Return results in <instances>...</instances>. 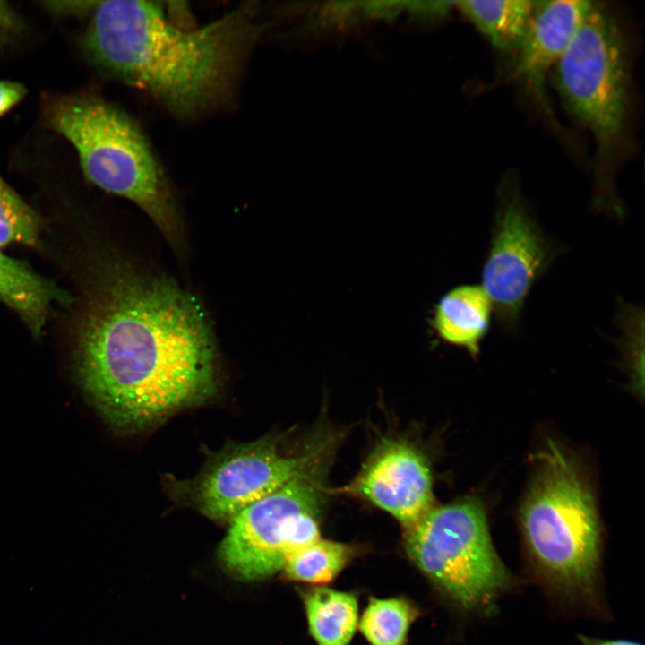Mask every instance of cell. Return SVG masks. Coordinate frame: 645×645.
I'll use <instances>...</instances> for the list:
<instances>
[{"instance_id": "6da1fadb", "label": "cell", "mask_w": 645, "mask_h": 645, "mask_svg": "<svg viewBox=\"0 0 645 645\" xmlns=\"http://www.w3.org/2000/svg\"><path fill=\"white\" fill-rule=\"evenodd\" d=\"M79 330L81 381L116 426L140 429L215 391L217 349L201 302L125 264L105 271Z\"/></svg>"}, {"instance_id": "7a4b0ae2", "label": "cell", "mask_w": 645, "mask_h": 645, "mask_svg": "<svg viewBox=\"0 0 645 645\" xmlns=\"http://www.w3.org/2000/svg\"><path fill=\"white\" fill-rule=\"evenodd\" d=\"M257 12L249 3L185 29L158 2H98L83 47L108 73L149 93L173 115L194 117L229 99L260 36Z\"/></svg>"}, {"instance_id": "3957f363", "label": "cell", "mask_w": 645, "mask_h": 645, "mask_svg": "<svg viewBox=\"0 0 645 645\" xmlns=\"http://www.w3.org/2000/svg\"><path fill=\"white\" fill-rule=\"evenodd\" d=\"M554 82L567 110L595 142L594 206L622 219L614 168L625 137L629 65L622 30L601 4L593 2L554 66Z\"/></svg>"}, {"instance_id": "277c9868", "label": "cell", "mask_w": 645, "mask_h": 645, "mask_svg": "<svg viewBox=\"0 0 645 645\" xmlns=\"http://www.w3.org/2000/svg\"><path fill=\"white\" fill-rule=\"evenodd\" d=\"M48 122L77 150L94 185L141 208L173 244L179 219L165 171L148 139L122 109L99 98H64L49 108Z\"/></svg>"}, {"instance_id": "5b68a950", "label": "cell", "mask_w": 645, "mask_h": 645, "mask_svg": "<svg viewBox=\"0 0 645 645\" xmlns=\"http://www.w3.org/2000/svg\"><path fill=\"white\" fill-rule=\"evenodd\" d=\"M537 466L520 514L530 555L555 589L593 596L600 528L592 494L573 460L553 440L538 454Z\"/></svg>"}, {"instance_id": "8992f818", "label": "cell", "mask_w": 645, "mask_h": 645, "mask_svg": "<svg viewBox=\"0 0 645 645\" xmlns=\"http://www.w3.org/2000/svg\"><path fill=\"white\" fill-rule=\"evenodd\" d=\"M405 540L415 564L466 610L488 611L510 581L475 497L433 506L406 529Z\"/></svg>"}, {"instance_id": "52a82bcc", "label": "cell", "mask_w": 645, "mask_h": 645, "mask_svg": "<svg viewBox=\"0 0 645 645\" xmlns=\"http://www.w3.org/2000/svg\"><path fill=\"white\" fill-rule=\"evenodd\" d=\"M324 460L231 521L218 549L223 568L243 580L282 570L297 550L320 538L319 519L326 488Z\"/></svg>"}, {"instance_id": "ba28073f", "label": "cell", "mask_w": 645, "mask_h": 645, "mask_svg": "<svg viewBox=\"0 0 645 645\" xmlns=\"http://www.w3.org/2000/svg\"><path fill=\"white\" fill-rule=\"evenodd\" d=\"M558 251L530 212L518 180L511 176L504 178L497 193L491 243L481 275V286L503 330L517 331L530 289Z\"/></svg>"}, {"instance_id": "9c48e42d", "label": "cell", "mask_w": 645, "mask_h": 645, "mask_svg": "<svg viewBox=\"0 0 645 645\" xmlns=\"http://www.w3.org/2000/svg\"><path fill=\"white\" fill-rule=\"evenodd\" d=\"M324 449L284 455L271 437L228 446L194 481L193 499L207 517L231 521L244 509L281 488L323 460Z\"/></svg>"}, {"instance_id": "30bf717a", "label": "cell", "mask_w": 645, "mask_h": 645, "mask_svg": "<svg viewBox=\"0 0 645 645\" xmlns=\"http://www.w3.org/2000/svg\"><path fill=\"white\" fill-rule=\"evenodd\" d=\"M341 491L388 512L405 529L434 506L427 460L414 445L400 439H384Z\"/></svg>"}, {"instance_id": "8fae6325", "label": "cell", "mask_w": 645, "mask_h": 645, "mask_svg": "<svg viewBox=\"0 0 645 645\" xmlns=\"http://www.w3.org/2000/svg\"><path fill=\"white\" fill-rule=\"evenodd\" d=\"M592 4L589 0L536 1L528 29L513 53L511 78L526 84L548 115L546 74L563 54Z\"/></svg>"}, {"instance_id": "7c38bea8", "label": "cell", "mask_w": 645, "mask_h": 645, "mask_svg": "<svg viewBox=\"0 0 645 645\" xmlns=\"http://www.w3.org/2000/svg\"><path fill=\"white\" fill-rule=\"evenodd\" d=\"M492 313L493 305L481 285H460L438 300L431 325L442 340L477 357L489 331Z\"/></svg>"}, {"instance_id": "4fadbf2b", "label": "cell", "mask_w": 645, "mask_h": 645, "mask_svg": "<svg viewBox=\"0 0 645 645\" xmlns=\"http://www.w3.org/2000/svg\"><path fill=\"white\" fill-rule=\"evenodd\" d=\"M536 1L465 0L457 7L498 51L513 54L530 22Z\"/></svg>"}, {"instance_id": "5bb4252c", "label": "cell", "mask_w": 645, "mask_h": 645, "mask_svg": "<svg viewBox=\"0 0 645 645\" xmlns=\"http://www.w3.org/2000/svg\"><path fill=\"white\" fill-rule=\"evenodd\" d=\"M309 632L317 645H348L358 625L356 596L326 587L304 594Z\"/></svg>"}, {"instance_id": "9a60e30c", "label": "cell", "mask_w": 645, "mask_h": 645, "mask_svg": "<svg viewBox=\"0 0 645 645\" xmlns=\"http://www.w3.org/2000/svg\"><path fill=\"white\" fill-rule=\"evenodd\" d=\"M59 293L26 265L0 251V299L17 310L38 333L50 301Z\"/></svg>"}, {"instance_id": "2e32d148", "label": "cell", "mask_w": 645, "mask_h": 645, "mask_svg": "<svg viewBox=\"0 0 645 645\" xmlns=\"http://www.w3.org/2000/svg\"><path fill=\"white\" fill-rule=\"evenodd\" d=\"M352 554V548L346 544L318 538L294 552L282 570L291 580L323 584L341 572Z\"/></svg>"}, {"instance_id": "e0dca14e", "label": "cell", "mask_w": 645, "mask_h": 645, "mask_svg": "<svg viewBox=\"0 0 645 645\" xmlns=\"http://www.w3.org/2000/svg\"><path fill=\"white\" fill-rule=\"evenodd\" d=\"M417 610L401 598H372L359 621V630L371 645H405Z\"/></svg>"}, {"instance_id": "ac0fdd59", "label": "cell", "mask_w": 645, "mask_h": 645, "mask_svg": "<svg viewBox=\"0 0 645 645\" xmlns=\"http://www.w3.org/2000/svg\"><path fill=\"white\" fill-rule=\"evenodd\" d=\"M38 219L33 211L5 184L0 188V246L11 242L36 243Z\"/></svg>"}, {"instance_id": "d6986e66", "label": "cell", "mask_w": 645, "mask_h": 645, "mask_svg": "<svg viewBox=\"0 0 645 645\" xmlns=\"http://www.w3.org/2000/svg\"><path fill=\"white\" fill-rule=\"evenodd\" d=\"M26 94V89L19 82L0 81V116L4 115Z\"/></svg>"}, {"instance_id": "ffe728a7", "label": "cell", "mask_w": 645, "mask_h": 645, "mask_svg": "<svg viewBox=\"0 0 645 645\" xmlns=\"http://www.w3.org/2000/svg\"><path fill=\"white\" fill-rule=\"evenodd\" d=\"M14 23L13 11L5 2L0 1V39L13 28Z\"/></svg>"}, {"instance_id": "44dd1931", "label": "cell", "mask_w": 645, "mask_h": 645, "mask_svg": "<svg viewBox=\"0 0 645 645\" xmlns=\"http://www.w3.org/2000/svg\"><path fill=\"white\" fill-rule=\"evenodd\" d=\"M581 645H641L637 642L624 640H601L588 636H580Z\"/></svg>"}, {"instance_id": "7402d4cb", "label": "cell", "mask_w": 645, "mask_h": 645, "mask_svg": "<svg viewBox=\"0 0 645 645\" xmlns=\"http://www.w3.org/2000/svg\"><path fill=\"white\" fill-rule=\"evenodd\" d=\"M4 185V183L3 180L0 178V188H1Z\"/></svg>"}]
</instances>
